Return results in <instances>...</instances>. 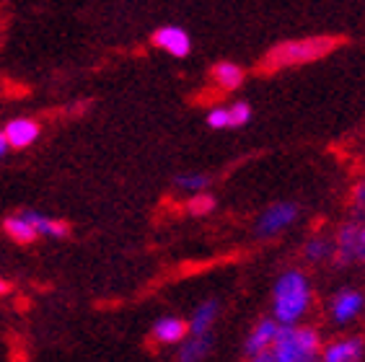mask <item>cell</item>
Wrapping results in <instances>:
<instances>
[{
	"label": "cell",
	"mask_w": 365,
	"mask_h": 362,
	"mask_svg": "<svg viewBox=\"0 0 365 362\" xmlns=\"http://www.w3.org/2000/svg\"><path fill=\"white\" fill-rule=\"evenodd\" d=\"M314 303V287L303 269H285L272 287V319L280 326H293L306 319Z\"/></svg>",
	"instance_id": "1"
},
{
	"label": "cell",
	"mask_w": 365,
	"mask_h": 362,
	"mask_svg": "<svg viewBox=\"0 0 365 362\" xmlns=\"http://www.w3.org/2000/svg\"><path fill=\"white\" fill-rule=\"evenodd\" d=\"M342 44L339 36H303V39H290L282 42L277 47H272L267 55L262 57L259 70L262 73H277L285 68H298L306 63H317L322 57H327L329 52Z\"/></svg>",
	"instance_id": "2"
},
{
	"label": "cell",
	"mask_w": 365,
	"mask_h": 362,
	"mask_svg": "<svg viewBox=\"0 0 365 362\" xmlns=\"http://www.w3.org/2000/svg\"><path fill=\"white\" fill-rule=\"evenodd\" d=\"M322 334L314 326H280L274 344L269 347L274 362H319L322 357Z\"/></svg>",
	"instance_id": "3"
},
{
	"label": "cell",
	"mask_w": 365,
	"mask_h": 362,
	"mask_svg": "<svg viewBox=\"0 0 365 362\" xmlns=\"http://www.w3.org/2000/svg\"><path fill=\"white\" fill-rule=\"evenodd\" d=\"M298 205L295 202H274L269 205L254 223V236L259 241H269V238L280 236L282 230H288L290 225L298 220Z\"/></svg>",
	"instance_id": "4"
},
{
	"label": "cell",
	"mask_w": 365,
	"mask_h": 362,
	"mask_svg": "<svg viewBox=\"0 0 365 362\" xmlns=\"http://www.w3.org/2000/svg\"><path fill=\"white\" fill-rule=\"evenodd\" d=\"M363 311H365V295L360 293V290H352V287L339 290L329 303V316L334 324H339V326L352 324Z\"/></svg>",
	"instance_id": "5"
},
{
	"label": "cell",
	"mask_w": 365,
	"mask_h": 362,
	"mask_svg": "<svg viewBox=\"0 0 365 362\" xmlns=\"http://www.w3.org/2000/svg\"><path fill=\"white\" fill-rule=\"evenodd\" d=\"M365 341L363 336H339L322 347L319 362H363Z\"/></svg>",
	"instance_id": "6"
},
{
	"label": "cell",
	"mask_w": 365,
	"mask_h": 362,
	"mask_svg": "<svg viewBox=\"0 0 365 362\" xmlns=\"http://www.w3.org/2000/svg\"><path fill=\"white\" fill-rule=\"evenodd\" d=\"M39 133H42V127L29 117H16L3 127V135H6L8 145L14 148V150H24V148L34 145L36 140H39Z\"/></svg>",
	"instance_id": "7"
},
{
	"label": "cell",
	"mask_w": 365,
	"mask_h": 362,
	"mask_svg": "<svg viewBox=\"0 0 365 362\" xmlns=\"http://www.w3.org/2000/svg\"><path fill=\"white\" fill-rule=\"evenodd\" d=\"M153 44L163 49L171 57H187L192 52V39L190 34L179 26H161L153 34Z\"/></svg>",
	"instance_id": "8"
},
{
	"label": "cell",
	"mask_w": 365,
	"mask_h": 362,
	"mask_svg": "<svg viewBox=\"0 0 365 362\" xmlns=\"http://www.w3.org/2000/svg\"><path fill=\"white\" fill-rule=\"evenodd\" d=\"M358 228H360V220H350V223L339 225V230L334 233V262H337L339 267L355 264Z\"/></svg>",
	"instance_id": "9"
},
{
	"label": "cell",
	"mask_w": 365,
	"mask_h": 362,
	"mask_svg": "<svg viewBox=\"0 0 365 362\" xmlns=\"http://www.w3.org/2000/svg\"><path fill=\"white\" fill-rule=\"evenodd\" d=\"M277 329H280V324H277L272 316H269V319H262L259 324H257V326L249 331V336H246V341H244L246 357L259 355V352H267V349L274 344Z\"/></svg>",
	"instance_id": "10"
},
{
	"label": "cell",
	"mask_w": 365,
	"mask_h": 362,
	"mask_svg": "<svg viewBox=\"0 0 365 362\" xmlns=\"http://www.w3.org/2000/svg\"><path fill=\"white\" fill-rule=\"evenodd\" d=\"M190 334V324L179 316H163L153 324V341L155 344H163V347H169V344H182Z\"/></svg>",
	"instance_id": "11"
},
{
	"label": "cell",
	"mask_w": 365,
	"mask_h": 362,
	"mask_svg": "<svg viewBox=\"0 0 365 362\" xmlns=\"http://www.w3.org/2000/svg\"><path fill=\"white\" fill-rule=\"evenodd\" d=\"M212 352V334H187V339L182 341L179 347V355L176 360L179 362H202L205 357Z\"/></svg>",
	"instance_id": "12"
},
{
	"label": "cell",
	"mask_w": 365,
	"mask_h": 362,
	"mask_svg": "<svg viewBox=\"0 0 365 362\" xmlns=\"http://www.w3.org/2000/svg\"><path fill=\"white\" fill-rule=\"evenodd\" d=\"M3 230H6V236L11 238V241H16V244H21V246L34 244L36 238H39V233H36L34 223L29 220L26 212L6 217V220H3Z\"/></svg>",
	"instance_id": "13"
},
{
	"label": "cell",
	"mask_w": 365,
	"mask_h": 362,
	"mask_svg": "<svg viewBox=\"0 0 365 362\" xmlns=\"http://www.w3.org/2000/svg\"><path fill=\"white\" fill-rule=\"evenodd\" d=\"M220 316V306L218 300H205V303H200V306L192 311L190 316V334H207L212 329V324L218 321Z\"/></svg>",
	"instance_id": "14"
},
{
	"label": "cell",
	"mask_w": 365,
	"mask_h": 362,
	"mask_svg": "<svg viewBox=\"0 0 365 362\" xmlns=\"http://www.w3.org/2000/svg\"><path fill=\"white\" fill-rule=\"evenodd\" d=\"M303 257L311 264H324L334 259V236H327V233H317L311 236L306 244H303Z\"/></svg>",
	"instance_id": "15"
},
{
	"label": "cell",
	"mask_w": 365,
	"mask_h": 362,
	"mask_svg": "<svg viewBox=\"0 0 365 362\" xmlns=\"http://www.w3.org/2000/svg\"><path fill=\"white\" fill-rule=\"evenodd\" d=\"M210 78L220 90H236L244 86L246 73H244V68L236 63H218V65H212Z\"/></svg>",
	"instance_id": "16"
},
{
	"label": "cell",
	"mask_w": 365,
	"mask_h": 362,
	"mask_svg": "<svg viewBox=\"0 0 365 362\" xmlns=\"http://www.w3.org/2000/svg\"><path fill=\"white\" fill-rule=\"evenodd\" d=\"M26 215H29V220L34 223L36 233L42 238H68V233H71L68 223L60 220V217H49V215H42V212H26Z\"/></svg>",
	"instance_id": "17"
},
{
	"label": "cell",
	"mask_w": 365,
	"mask_h": 362,
	"mask_svg": "<svg viewBox=\"0 0 365 362\" xmlns=\"http://www.w3.org/2000/svg\"><path fill=\"white\" fill-rule=\"evenodd\" d=\"M176 187L182 189V192H190V195H197V192H207V187H210V176L202 174V171L182 174V176H176Z\"/></svg>",
	"instance_id": "18"
},
{
	"label": "cell",
	"mask_w": 365,
	"mask_h": 362,
	"mask_svg": "<svg viewBox=\"0 0 365 362\" xmlns=\"http://www.w3.org/2000/svg\"><path fill=\"white\" fill-rule=\"evenodd\" d=\"M212 210H215V197L207 195V192H197V195L190 197V202H187V212H190L192 217L210 215Z\"/></svg>",
	"instance_id": "19"
},
{
	"label": "cell",
	"mask_w": 365,
	"mask_h": 362,
	"mask_svg": "<svg viewBox=\"0 0 365 362\" xmlns=\"http://www.w3.org/2000/svg\"><path fill=\"white\" fill-rule=\"evenodd\" d=\"M207 127L210 130H233V117H231V106L228 104H220V106H212L207 117H205Z\"/></svg>",
	"instance_id": "20"
},
{
	"label": "cell",
	"mask_w": 365,
	"mask_h": 362,
	"mask_svg": "<svg viewBox=\"0 0 365 362\" xmlns=\"http://www.w3.org/2000/svg\"><path fill=\"white\" fill-rule=\"evenodd\" d=\"M350 205H352V212L358 215V220H365V176L352 187Z\"/></svg>",
	"instance_id": "21"
},
{
	"label": "cell",
	"mask_w": 365,
	"mask_h": 362,
	"mask_svg": "<svg viewBox=\"0 0 365 362\" xmlns=\"http://www.w3.org/2000/svg\"><path fill=\"white\" fill-rule=\"evenodd\" d=\"M231 106V117H233V127H244L249 119H252V106L246 101H233Z\"/></svg>",
	"instance_id": "22"
},
{
	"label": "cell",
	"mask_w": 365,
	"mask_h": 362,
	"mask_svg": "<svg viewBox=\"0 0 365 362\" xmlns=\"http://www.w3.org/2000/svg\"><path fill=\"white\" fill-rule=\"evenodd\" d=\"M355 264H365V220H360L358 246H355Z\"/></svg>",
	"instance_id": "23"
},
{
	"label": "cell",
	"mask_w": 365,
	"mask_h": 362,
	"mask_svg": "<svg viewBox=\"0 0 365 362\" xmlns=\"http://www.w3.org/2000/svg\"><path fill=\"white\" fill-rule=\"evenodd\" d=\"M246 362H274V357H272V352H259V355H252Z\"/></svg>",
	"instance_id": "24"
},
{
	"label": "cell",
	"mask_w": 365,
	"mask_h": 362,
	"mask_svg": "<svg viewBox=\"0 0 365 362\" xmlns=\"http://www.w3.org/2000/svg\"><path fill=\"white\" fill-rule=\"evenodd\" d=\"M8 150H11V145H8V140H6V135H3V130H0V160L6 158Z\"/></svg>",
	"instance_id": "25"
},
{
	"label": "cell",
	"mask_w": 365,
	"mask_h": 362,
	"mask_svg": "<svg viewBox=\"0 0 365 362\" xmlns=\"http://www.w3.org/2000/svg\"><path fill=\"white\" fill-rule=\"evenodd\" d=\"M6 293H11V285H8V279L0 277V295H6Z\"/></svg>",
	"instance_id": "26"
}]
</instances>
